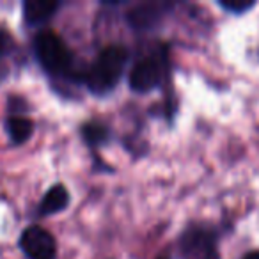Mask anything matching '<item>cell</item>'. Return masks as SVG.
<instances>
[{"instance_id":"6da1fadb","label":"cell","mask_w":259,"mask_h":259,"mask_svg":"<svg viewBox=\"0 0 259 259\" xmlns=\"http://www.w3.org/2000/svg\"><path fill=\"white\" fill-rule=\"evenodd\" d=\"M126 61L128 52L122 47H107L83 73V82L94 94H107L121 80Z\"/></svg>"},{"instance_id":"ba28073f","label":"cell","mask_w":259,"mask_h":259,"mask_svg":"<svg viewBox=\"0 0 259 259\" xmlns=\"http://www.w3.org/2000/svg\"><path fill=\"white\" fill-rule=\"evenodd\" d=\"M69 204V192L64 185H54L50 190L45 194L43 201L39 204V215H54L62 209H66Z\"/></svg>"},{"instance_id":"277c9868","label":"cell","mask_w":259,"mask_h":259,"mask_svg":"<svg viewBox=\"0 0 259 259\" xmlns=\"http://www.w3.org/2000/svg\"><path fill=\"white\" fill-rule=\"evenodd\" d=\"M20 247L29 259H55L57 243L47 229L39 226L27 227L20 238Z\"/></svg>"},{"instance_id":"30bf717a","label":"cell","mask_w":259,"mask_h":259,"mask_svg":"<svg viewBox=\"0 0 259 259\" xmlns=\"http://www.w3.org/2000/svg\"><path fill=\"white\" fill-rule=\"evenodd\" d=\"M16 45L13 36L8 30L0 29V82L8 78L9 75V61H11V55L15 52Z\"/></svg>"},{"instance_id":"7c38bea8","label":"cell","mask_w":259,"mask_h":259,"mask_svg":"<svg viewBox=\"0 0 259 259\" xmlns=\"http://www.w3.org/2000/svg\"><path fill=\"white\" fill-rule=\"evenodd\" d=\"M219 6L227 13H233V15H243L245 11L254 8V2H234V0H229V2H219Z\"/></svg>"},{"instance_id":"9c48e42d","label":"cell","mask_w":259,"mask_h":259,"mask_svg":"<svg viewBox=\"0 0 259 259\" xmlns=\"http://www.w3.org/2000/svg\"><path fill=\"white\" fill-rule=\"evenodd\" d=\"M6 130H8V134L13 142L22 144V142H25L27 139L32 135L34 124H32V121L27 117L13 115V117H8V121H6Z\"/></svg>"},{"instance_id":"7a4b0ae2","label":"cell","mask_w":259,"mask_h":259,"mask_svg":"<svg viewBox=\"0 0 259 259\" xmlns=\"http://www.w3.org/2000/svg\"><path fill=\"white\" fill-rule=\"evenodd\" d=\"M34 52L39 61V64L48 73H64L69 69L73 61V54L64 43L61 36H57L52 30H43L34 39Z\"/></svg>"},{"instance_id":"4fadbf2b","label":"cell","mask_w":259,"mask_h":259,"mask_svg":"<svg viewBox=\"0 0 259 259\" xmlns=\"http://www.w3.org/2000/svg\"><path fill=\"white\" fill-rule=\"evenodd\" d=\"M245 259H259V252H250Z\"/></svg>"},{"instance_id":"8992f818","label":"cell","mask_w":259,"mask_h":259,"mask_svg":"<svg viewBox=\"0 0 259 259\" xmlns=\"http://www.w3.org/2000/svg\"><path fill=\"white\" fill-rule=\"evenodd\" d=\"M167 4H156V2H149V4H139L128 13V23L137 30H151L160 23L163 18V9Z\"/></svg>"},{"instance_id":"8fae6325","label":"cell","mask_w":259,"mask_h":259,"mask_svg":"<svg viewBox=\"0 0 259 259\" xmlns=\"http://www.w3.org/2000/svg\"><path fill=\"white\" fill-rule=\"evenodd\" d=\"M83 141L89 146H101L107 142L108 139V130L100 122H87L82 128Z\"/></svg>"},{"instance_id":"52a82bcc","label":"cell","mask_w":259,"mask_h":259,"mask_svg":"<svg viewBox=\"0 0 259 259\" xmlns=\"http://www.w3.org/2000/svg\"><path fill=\"white\" fill-rule=\"evenodd\" d=\"M59 9V2L54 0H27L23 4V16L30 25H41L48 22Z\"/></svg>"},{"instance_id":"5bb4252c","label":"cell","mask_w":259,"mask_h":259,"mask_svg":"<svg viewBox=\"0 0 259 259\" xmlns=\"http://www.w3.org/2000/svg\"><path fill=\"white\" fill-rule=\"evenodd\" d=\"M158 259H167V257H158Z\"/></svg>"},{"instance_id":"3957f363","label":"cell","mask_w":259,"mask_h":259,"mask_svg":"<svg viewBox=\"0 0 259 259\" xmlns=\"http://www.w3.org/2000/svg\"><path fill=\"white\" fill-rule=\"evenodd\" d=\"M183 259H219L215 234L204 227H192L181 238Z\"/></svg>"},{"instance_id":"5b68a950","label":"cell","mask_w":259,"mask_h":259,"mask_svg":"<svg viewBox=\"0 0 259 259\" xmlns=\"http://www.w3.org/2000/svg\"><path fill=\"white\" fill-rule=\"evenodd\" d=\"M163 75L162 62L156 57H148L139 61L130 73V87L135 93H149L160 83Z\"/></svg>"}]
</instances>
